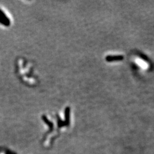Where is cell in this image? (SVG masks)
<instances>
[{"instance_id": "cell-1", "label": "cell", "mask_w": 154, "mask_h": 154, "mask_svg": "<svg viewBox=\"0 0 154 154\" xmlns=\"http://www.w3.org/2000/svg\"><path fill=\"white\" fill-rule=\"evenodd\" d=\"M0 25L9 26L11 25V18L8 16L7 11L0 8Z\"/></svg>"}, {"instance_id": "cell-2", "label": "cell", "mask_w": 154, "mask_h": 154, "mask_svg": "<svg viewBox=\"0 0 154 154\" xmlns=\"http://www.w3.org/2000/svg\"><path fill=\"white\" fill-rule=\"evenodd\" d=\"M106 60L108 62L122 61L123 60V57L122 55H109L106 57Z\"/></svg>"}]
</instances>
